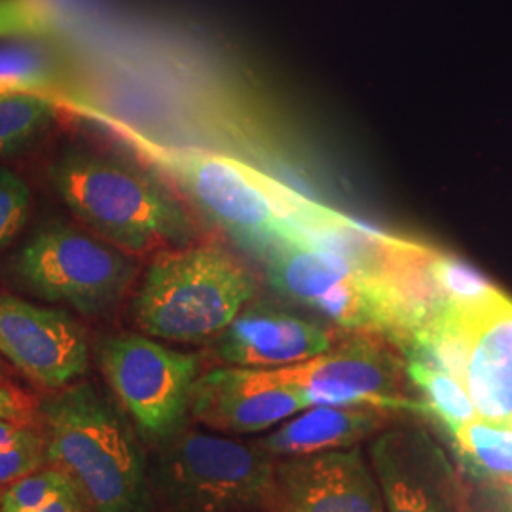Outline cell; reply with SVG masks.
Returning a JSON list of instances; mask_svg holds the SVG:
<instances>
[{
	"instance_id": "6da1fadb",
	"label": "cell",
	"mask_w": 512,
	"mask_h": 512,
	"mask_svg": "<svg viewBox=\"0 0 512 512\" xmlns=\"http://www.w3.org/2000/svg\"><path fill=\"white\" fill-rule=\"evenodd\" d=\"M48 465L93 512H154L145 440L112 393L74 382L38 403Z\"/></svg>"
},
{
	"instance_id": "7a4b0ae2",
	"label": "cell",
	"mask_w": 512,
	"mask_h": 512,
	"mask_svg": "<svg viewBox=\"0 0 512 512\" xmlns=\"http://www.w3.org/2000/svg\"><path fill=\"white\" fill-rule=\"evenodd\" d=\"M154 512H272L275 461L260 439L188 427L150 446Z\"/></svg>"
},
{
	"instance_id": "3957f363",
	"label": "cell",
	"mask_w": 512,
	"mask_h": 512,
	"mask_svg": "<svg viewBox=\"0 0 512 512\" xmlns=\"http://www.w3.org/2000/svg\"><path fill=\"white\" fill-rule=\"evenodd\" d=\"M50 179L78 219L126 253L192 243L194 226L181 203L131 165L69 150L50 167Z\"/></svg>"
},
{
	"instance_id": "277c9868",
	"label": "cell",
	"mask_w": 512,
	"mask_h": 512,
	"mask_svg": "<svg viewBox=\"0 0 512 512\" xmlns=\"http://www.w3.org/2000/svg\"><path fill=\"white\" fill-rule=\"evenodd\" d=\"M256 293L255 277L217 245L158 253L135 294L133 317L152 338L200 344L220 336Z\"/></svg>"
},
{
	"instance_id": "5b68a950",
	"label": "cell",
	"mask_w": 512,
	"mask_h": 512,
	"mask_svg": "<svg viewBox=\"0 0 512 512\" xmlns=\"http://www.w3.org/2000/svg\"><path fill=\"white\" fill-rule=\"evenodd\" d=\"M264 260L277 293L342 329L384 336L406 349L408 334L401 311L384 281L359 260L313 241L302 228L272 247Z\"/></svg>"
},
{
	"instance_id": "8992f818",
	"label": "cell",
	"mask_w": 512,
	"mask_h": 512,
	"mask_svg": "<svg viewBox=\"0 0 512 512\" xmlns=\"http://www.w3.org/2000/svg\"><path fill=\"white\" fill-rule=\"evenodd\" d=\"M19 283L38 298L88 317L109 315L131 289L137 264L107 239L63 222L40 226L12 258Z\"/></svg>"
},
{
	"instance_id": "52a82bcc",
	"label": "cell",
	"mask_w": 512,
	"mask_h": 512,
	"mask_svg": "<svg viewBox=\"0 0 512 512\" xmlns=\"http://www.w3.org/2000/svg\"><path fill=\"white\" fill-rule=\"evenodd\" d=\"M95 359L145 444L156 446L188 423L192 387L202 374L200 355L120 332L97 342Z\"/></svg>"
},
{
	"instance_id": "ba28073f",
	"label": "cell",
	"mask_w": 512,
	"mask_h": 512,
	"mask_svg": "<svg viewBox=\"0 0 512 512\" xmlns=\"http://www.w3.org/2000/svg\"><path fill=\"white\" fill-rule=\"evenodd\" d=\"M154 158L239 247L264 258L277 243L300 232L277 209L266 177L251 167L196 150H165Z\"/></svg>"
},
{
	"instance_id": "9c48e42d",
	"label": "cell",
	"mask_w": 512,
	"mask_h": 512,
	"mask_svg": "<svg viewBox=\"0 0 512 512\" xmlns=\"http://www.w3.org/2000/svg\"><path fill=\"white\" fill-rule=\"evenodd\" d=\"M294 384L310 406H372L387 412L427 414L404 389L403 365L374 334L353 332L342 344L300 365L272 368Z\"/></svg>"
},
{
	"instance_id": "30bf717a",
	"label": "cell",
	"mask_w": 512,
	"mask_h": 512,
	"mask_svg": "<svg viewBox=\"0 0 512 512\" xmlns=\"http://www.w3.org/2000/svg\"><path fill=\"white\" fill-rule=\"evenodd\" d=\"M366 454L385 512H459L461 476L425 425L395 420L368 440Z\"/></svg>"
},
{
	"instance_id": "8fae6325",
	"label": "cell",
	"mask_w": 512,
	"mask_h": 512,
	"mask_svg": "<svg viewBox=\"0 0 512 512\" xmlns=\"http://www.w3.org/2000/svg\"><path fill=\"white\" fill-rule=\"evenodd\" d=\"M0 357L31 382L57 391L86 374L90 344L69 313L0 294Z\"/></svg>"
},
{
	"instance_id": "7c38bea8",
	"label": "cell",
	"mask_w": 512,
	"mask_h": 512,
	"mask_svg": "<svg viewBox=\"0 0 512 512\" xmlns=\"http://www.w3.org/2000/svg\"><path fill=\"white\" fill-rule=\"evenodd\" d=\"M308 406L302 391L277 378L274 370L224 365L196 380L190 418L224 435H255Z\"/></svg>"
},
{
	"instance_id": "4fadbf2b",
	"label": "cell",
	"mask_w": 512,
	"mask_h": 512,
	"mask_svg": "<svg viewBox=\"0 0 512 512\" xmlns=\"http://www.w3.org/2000/svg\"><path fill=\"white\" fill-rule=\"evenodd\" d=\"M272 512H385L363 444L277 458Z\"/></svg>"
},
{
	"instance_id": "5bb4252c",
	"label": "cell",
	"mask_w": 512,
	"mask_h": 512,
	"mask_svg": "<svg viewBox=\"0 0 512 512\" xmlns=\"http://www.w3.org/2000/svg\"><path fill=\"white\" fill-rule=\"evenodd\" d=\"M459 342V382L478 420L512 425V300L503 293L471 308H448Z\"/></svg>"
},
{
	"instance_id": "9a60e30c",
	"label": "cell",
	"mask_w": 512,
	"mask_h": 512,
	"mask_svg": "<svg viewBox=\"0 0 512 512\" xmlns=\"http://www.w3.org/2000/svg\"><path fill=\"white\" fill-rule=\"evenodd\" d=\"M334 332L310 319L268 304H247L217 336L213 351L220 363L247 368L300 365L336 346Z\"/></svg>"
},
{
	"instance_id": "2e32d148",
	"label": "cell",
	"mask_w": 512,
	"mask_h": 512,
	"mask_svg": "<svg viewBox=\"0 0 512 512\" xmlns=\"http://www.w3.org/2000/svg\"><path fill=\"white\" fill-rule=\"evenodd\" d=\"M395 420V412L372 406H317L289 418L260 442L275 458L310 456L363 444Z\"/></svg>"
},
{
	"instance_id": "e0dca14e",
	"label": "cell",
	"mask_w": 512,
	"mask_h": 512,
	"mask_svg": "<svg viewBox=\"0 0 512 512\" xmlns=\"http://www.w3.org/2000/svg\"><path fill=\"white\" fill-rule=\"evenodd\" d=\"M450 437L469 476L499 486L512 484V427L476 420Z\"/></svg>"
},
{
	"instance_id": "ac0fdd59",
	"label": "cell",
	"mask_w": 512,
	"mask_h": 512,
	"mask_svg": "<svg viewBox=\"0 0 512 512\" xmlns=\"http://www.w3.org/2000/svg\"><path fill=\"white\" fill-rule=\"evenodd\" d=\"M406 376L420 389L427 414L437 418L450 435L463 425L478 420L475 404L467 389L452 374L418 359H408Z\"/></svg>"
},
{
	"instance_id": "d6986e66",
	"label": "cell",
	"mask_w": 512,
	"mask_h": 512,
	"mask_svg": "<svg viewBox=\"0 0 512 512\" xmlns=\"http://www.w3.org/2000/svg\"><path fill=\"white\" fill-rule=\"evenodd\" d=\"M59 82L54 57L35 44L0 46V95H44Z\"/></svg>"
},
{
	"instance_id": "ffe728a7",
	"label": "cell",
	"mask_w": 512,
	"mask_h": 512,
	"mask_svg": "<svg viewBox=\"0 0 512 512\" xmlns=\"http://www.w3.org/2000/svg\"><path fill=\"white\" fill-rule=\"evenodd\" d=\"M46 465V437L40 420H0V492Z\"/></svg>"
},
{
	"instance_id": "44dd1931",
	"label": "cell",
	"mask_w": 512,
	"mask_h": 512,
	"mask_svg": "<svg viewBox=\"0 0 512 512\" xmlns=\"http://www.w3.org/2000/svg\"><path fill=\"white\" fill-rule=\"evenodd\" d=\"M54 116L55 105L46 95H0V158L29 147Z\"/></svg>"
},
{
	"instance_id": "7402d4cb",
	"label": "cell",
	"mask_w": 512,
	"mask_h": 512,
	"mask_svg": "<svg viewBox=\"0 0 512 512\" xmlns=\"http://www.w3.org/2000/svg\"><path fill=\"white\" fill-rule=\"evenodd\" d=\"M431 272L440 296L452 308H471L501 293L484 275L456 256L433 253Z\"/></svg>"
},
{
	"instance_id": "603a6c76",
	"label": "cell",
	"mask_w": 512,
	"mask_h": 512,
	"mask_svg": "<svg viewBox=\"0 0 512 512\" xmlns=\"http://www.w3.org/2000/svg\"><path fill=\"white\" fill-rule=\"evenodd\" d=\"M73 488L69 476L46 465L0 492V512H35Z\"/></svg>"
},
{
	"instance_id": "cb8c5ba5",
	"label": "cell",
	"mask_w": 512,
	"mask_h": 512,
	"mask_svg": "<svg viewBox=\"0 0 512 512\" xmlns=\"http://www.w3.org/2000/svg\"><path fill=\"white\" fill-rule=\"evenodd\" d=\"M31 188L19 173L0 167V249L18 236L29 219Z\"/></svg>"
},
{
	"instance_id": "d4e9b609",
	"label": "cell",
	"mask_w": 512,
	"mask_h": 512,
	"mask_svg": "<svg viewBox=\"0 0 512 512\" xmlns=\"http://www.w3.org/2000/svg\"><path fill=\"white\" fill-rule=\"evenodd\" d=\"M459 512H512V503L503 486L461 476Z\"/></svg>"
},
{
	"instance_id": "484cf974",
	"label": "cell",
	"mask_w": 512,
	"mask_h": 512,
	"mask_svg": "<svg viewBox=\"0 0 512 512\" xmlns=\"http://www.w3.org/2000/svg\"><path fill=\"white\" fill-rule=\"evenodd\" d=\"M0 420L38 421V404L14 384L0 382Z\"/></svg>"
},
{
	"instance_id": "4316f807",
	"label": "cell",
	"mask_w": 512,
	"mask_h": 512,
	"mask_svg": "<svg viewBox=\"0 0 512 512\" xmlns=\"http://www.w3.org/2000/svg\"><path fill=\"white\" fill-rule=\"evenodd\" d=\"M14 512V511H4ZM35 512H93L86 499L78 492V488L69 490L67 494L59 495L52 503L44 505L42 509Z\"/></svg>"
},
{
	"instance_id": "83f0119b",
	"label": "cell",
	"mask_w": 512,
	"mask_h": 512,
	"mask_svg": "<svg viewBox=\"0 0 512 512\" xmlns=\"http://www.w3.org/2000/svg\"><path fill=\"white\" fill-rule=\"evenodd\" d=\"M0 382L4 384H12V370L6 365V361L0 357Z\"/></svg>"
},
{
	"instance_id": "f1b7e54d",
	"label": "cell",
	"mask_w": 512,
	"mask_h": 512,
	"mask_svg": "<svg viewBox=\"0 0 512 512\" xmlns=\"http://www.w3.org/2000/svg\"><path fill=\"white\" fill-rule=\"evenodd\" d=\"M503 490H505V494H507V497L511 499L512 503V484H505V486H503Z\"/></svg>"
},
{
	"instance_id": "f546056e",
	"label": "cell",
	"mask_w": 512,
	"mask_h": 512,
	"mask_svg": "<svg viewBox=\"0 0 512 512\" xmlns=\"http://www.w3.org/2000/svg\"><path fill=\"white\" fill-rule=\"evenodd\" d=\"M509 427H512V425H509Z\"/></svg>"
}]
</instances>
